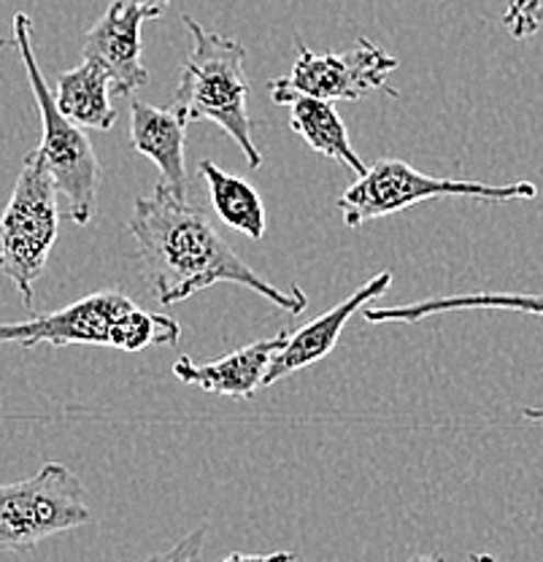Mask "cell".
Segmentation results:
<instances>
[{
  "label": "cell",
  "instance_id": "obj_22",
  "mask_svg": "<svg viewBox=\"0 0 543 562\" xmlns=\"http://www.w3.org/2000/svg\"><path fill=\"white\" fill-rule=\"evenodd\" d=\"M522 417L530 422H543V408H533V406H524L522 408Z\"/></svg>",
  "mask_w": 543,
  "mask_h": 562
},
{
  "label": "cell",
  "instance_id": "obj_21",
  "mask_svg": "<svg viewBox=\"0 0 543 562\" xmlns=\"http://www.w3.org/2000/svg\"><path fill=\"white\" fill-rule=\"evenodd\" d=\"M120 3H131V5H142V9H155V11H166V5H171L173 0H120Z\"/></svg>",
  "mask_w": 543,
  "mask_h": 562
},
{
  "label": "cell",
  "instance_id": "obj_25",
  "mask_svg": "<svg viewBox=\"0 0 543 562\" xmlns=\"http://www.w3.org/2000/svg\"><path fill=\"white\" fill-rule=\"evenodd\" d=\"M11 41H5V38H0V49H3V46H9Z\"/></svg>",
  "mask_w": 543,
  "mask_h": 562
},
{
  "label": "cell",
  "instance_id": "obj_5",
  "mask_svg": "<svg viewBox=\"0 0 543 562\" xmlns=\"http://www.w3.org/2000/svg\"><path fill=\"white\" fill-rule=\"evenodd\" d=\"M438 198H473V201L506 203V201H535L539 187L533 181H511V184H484V181L441 179L417 171L408 162L384 157L367 166L352 187L343 190L336 206L341 209L349 227H360L378 216L398 214L417 203L438 201Z\"/></svg>",
  "mask_w": 543,
  "mask_h": 562
},
{
  "label": "cell",
  "instance_id": "obj_19",
  "mask_svg": "<svg viewBox=\"0 0 543 562\" xmlns=\"http://www.w3.org/2000/svg\"><path fill=\"white\" fill-rule=\"evenodd\" d=\"M206 525H201L197 530L186 532L179 543H173L171 549L166 552L155 554V558L144 560V562H201V552H203V541H206Z\"/></svg>",
  "mask_w": 543,
  "mask_h": 562
},
{
  "label": "cell",
  "instance_id": "obj_7",
  "mask_svg": "<svg viewBox=\"0 0 543 562\" xmlns=\"http://www.w3.org/2000/svg\"><path fill=\"white\" fill-rule=\"evenodd\" d=\"M398 70V60L367 38L347 52L317 55L297 38V55L287 76L268 81V95L276 105H290L297 95L319 98V101L358 103L373 92H387L398 98V90L387 85L389 74Z\"/></svg>",
  "mask_w": 543,
  "mask_h": 562
},
{
  "label": "cell",
  "instance_id": "obj_23",
  "mask_svg": "<svg viewBox=\"0 0 543 562\" xmlns=\"http://www.w3.org/2000/svg\"><path fill=\"white\" fill-rule=\"evenodd\" d=\"M408 562H446L441 558V554H417V558H411Z\"/></svg>",
  "mask_w": 543,
  "mask_h": 562
},
{
  "label": "cell",
  "instance_id": "obj_24",
  "mask_svg": "<svg viewBox=\"0 0 543 562\" xmlns=\"http://www.w3.org/2000/svg\"><path fill=\"white\" fill-rule=\"evenodd\" d=\"M471 562H498L493 554H471Z\"/></svg>",
  "mask_w": 543,
  "mask_h": 562
},
{
  "label": "cell",
  "instance_id": "obj_9",
  "mask_svg": "<svg viewBox=\"0 0 543 562\" xmlns=\"http://www.w3.org/2000/svg\"><path fill=\"white\" fill-rule=\"evenodd\" d=\"M160 11L155 9L111 0L109 9L84 33L81 57L101 63L116 95L127 98L149 85V70L144 68L142 27L144 22L160 20Z\"/></svg>",
  "mask_w": 543,
  "mask_h": 562
},
{
  "label": "cell",
  "instance_id": "obj_4",
  "mask_svg": "<svg viewBox=\"0 0 543 562\" xmlns=\"http://www.w3.org/2000/svg\"><path fill=\"white\" fill-rule=\"evenodd\" d=\"M60 233V192L38 151L22 160L14 190L0 214V273L14 281L33 312L36 281L44 273Z\"/></svg>",
  "mask_w": 543,
  "mask_h": 562
},
{
  "label": "cell",
  "instance_id": "obj_11",
  "mask_svg": "<svg viewBox=\"0 0 543 562\" xmlns=\"http://www.w3.org/2000/svg\"><path fill=\"white\" fill-rule=\"evenodd\" d=\"M290 333L282 330L279 336L262 338V341L247 344V347L230 351V355L219 357L214 362H192L190 357L181 355L173 362V376L179 382L201 386L203 392L225 397H252L262 386L268 366H271L273 355L284 347Z\"/></svg>",
  "mask_w": 543,
  "mask_h": 562
},
{
  "label": "cell",
  "instance_id": "obj_20",
  "mask_svg": "<svg viewBox=\"0 0 543 562\" xmlns=\"http://www.w3.org/2000/svg\"><path fill=\"white\" fill-rule=\"evenodd\" d=\"M297 558L292 552H273V554H244V552H233L227 554L222 562H295Z\"/></svg>",
  "mask_w": 543,
  "mask_h": 562
},
{
  "label": "cell",
  "instance_id": "obj_3",
  "mask_svg": "<svg viewBox=\"0 0 543 562\" xmlns=\"http://www.w3.org/2000/svg\"><path fill=\"white\" fill-rule=\"evenodd\" d=\"M14 44L20 49V60L25 66L27 81H31L33 98H36L41 116V144L38 157L44 160L46 171L55 179L57 192L66 198L68 220L79 227L90 225L98 206V190H101L103 168L95 155V146L87 138V133L71 120L63 116L57 109L52 87L46 85L44 74L33 52L31 16L25 11L14 14Z\"/></svg>",
  "mask_w": 543,
  "mask_h": 562
},
{
  "label": "cell",
  "instance_id": "obj_17",
  "mask_svg": "<svg viewBox=\"0 0 543 562\" xmlns=\"http://www.w3.org/2000/svg\"><path fill=\"white\" fill-rule=\"evenodd\" d=\"M181 338V325L166 314L142 312L138 306L127 308L111 325L109 347L122 351H144L149 347H173Z\"/></svg>",
  "mask_w": 543,
  "mask_h": 562
},
{
  "label": "cell",
  "instance_id": "obj_26",
  "mask_svg": "<svg viewBox=\"0 0 543 562\" xmlns=\"http://www.w3.org/2000/svg\"><path fill=\"white\" fill-rule=\"evenodd\" d=\"M295 562H297V560H295Z\"/></svg>",
  "mask_w": 543,
  "mask_h": 562
},
{
  "label": "cell",
  "instance_id": "obj_13",
  "mask_svg": "<svg viewBox=\"0 0 543 562\" xmlns=\"http://www.w3.org/2000/svg\"><path fill=\"white\" fill-rule=\"evenodd\" d=\"M111 85L109 74L101 63L81 57V63L71 70H63L57 76L55 95L57 109L66 120L79 127H92V131H111L116 122V109L111 105Z\"/></svg>",
  "mask_w": 543,
  "mask_h": 562
},
{
  "label": "cell",
  "instance_id": "obj_2",
  "mask_svg": "<svg viewBox=\"0 0 543 562\" xmlns=\"http://www.w3.org/2000/svg\"><path fill=\"white\" fill-rule=\"evenodd\" d=\"M186 33L192 35V49L181 70L173 109L190 122L208 120L219 125L247 157L249 168L262 166V155L254 144V122L249 116V79L247 49L236 38L206 31L190 14L181 16Z\"/></svg>",
  "mask_w": 543,
  "mask_h": 562
},
{
  "label": "cell",
  "instance_id": "obj_1",
  "mask_svg": "<svg viewBox=\"0 0 543 562\" xmlns=\"http://www.w3.org/2000/svg\"><path fill=\"white\" fill-rule=\"evenodd\" d=\"M138 262L166 306H177L206 286H247L287 314H303L308 306L306 292L292 284L287 292L262 279L236 249L225 241L212 216L203 209L181 201L166 184H157L151 195L136 198L127 220Z\"/></svg>",
  "mask_w": 543,
  "mask_h": 562
},
{
  "label": "cell",
  "instance_id": "obj_12",
  "mask_svg": "<svg viewBox=\"0 0 543 562\" xmlns=\"http://www.w3.org/2000/svg\"><path fill=\"white\" fill-rule=\"evenodd\" d=\"M131 140L133 149L146 160L155 162L162 173V184L173 195L186 201V120L173 105H149L144 101H131Z\"/></svg>",
  "mask_w": 543,
  "mask_h": 562
},
{
  "label": "cell",
  "instance_id": "obj_15",
  "mask_svg": "<svg viewBox=\"0 0 543 562\" xmlns=\"http://www.w3.org/2000/svg\"><path fill=\"white\" fill-rule=\"evenodd\" d=\"M290 127L292 133H297V136L323 157H330V160L352 168L358 176L367 171V166L360 160L358 151H354L347 125H343V120L338 116L332 103L319 101V98L297 95L290 103Z\"/></svg>",
  "mask_w": 543,
  "mask_h": 562
},
{
  "label": "cell",
  "instance_id": "obj_10",
  "mask_svg": "<svg viewBox=\"0 0 543 562\" xmlns=\"http://www.w3.org/2000/svg\"><path fill=\"white\" fill-rule=\"evenodd\" d=\"M389 286H393V271L376 273V277L365 281L358 292H352L347 301H341L336 308H330V312H325L314 322L303 325L297 333L287 336L284 347L273 355L271 366H268L265 371V379H262V386L282 382V379H287L292 373L303 371V368L314 366V362H319L323 357L330 355V351L338 347V338H341L347 322L352 319L360 308H365V303L382 297Z\"/></svg>",
  "mask_w": 543,
  "mask_h": 562
},
{
  "label": "cell",
  "instance_id": "obj_16",
  "mask_svg": "<svg viewBox=\"0 0 543 562\" xmlns=\"http://www.w3.org/2000/svg\"><path fill=\"white\" fill-rule=\"evenodd\" d=\"M203 181L208 187V201L212 209L217 211V216L233 231L244 233L247 238L260 241L265 236V206H262V198L257 195V190L249 181L238 179V176L222 171L219 166H214L212 160H203L197 166Z\"/></svg>",
  "mask_w": 543,
  "mask_h": 562
},
{
  "label": "cell",
  "instance_id": "obj_14",
  "mask_svg": "<svg viewBox=\"0 0 543 562\" xmlns=\"http://www.w3.org/2000/svg\"><path fill=\"white\" fill-rule=\"evenodd\" d=\"M446 312H517L543 316V295H524V292H471V295L430 297V301L406 303L393 308H362V319L373 325H414L433 314Z\"/></svg>",
  "mask_w": 543,
  "mask_h": 562
},
{
  "label": "cell",
  "instance_id": "obj_6",
  "mask_svg": "<svg viewBox=\"0 0 543 562\" xmlns=\"http://www.w3.org/2000/svg\"><path fill=\"white\" fill-rule=\"evenodd\" d=\"M90 522L84 484L63 462H46L25 482L0 484V552H27Z\"/></svg>",
  "mask_w": 543,
  "mask_h": 562
},
{
  "label": "cell",
  "instance_id": "obj_8",
  "mask_svg": "<svg viewBox=\"0 0 543 562\" xmlns=\"http://www.w3.org/2000/svg\"><path fill=\"white\" fill-rule=\"evenodd\" d=\"M136 303L120 290H101L79 297L66 308L33 316L25 322H0V344H20L33 349L38 344L71 347V344H98L109 347L111 325Z\"/></svg>",
  "mask_w": 543,
  "mask_h": 562
},
{
  "label": "cell",
  "instance_id": "obj_18",
  "mask_svg": "<svg viewBox=\"0 0 543 562\" xmlns=\"http://www.w3.org/2000/svg\"><path fill=\"white\" fill-rule=\"evenodd\" d=\"M543 25V0H511L504 14V27L513 41H528Z\"/></svg>",
  "mask_w": 543,
  "mask_h": 562
}]
</instances>
